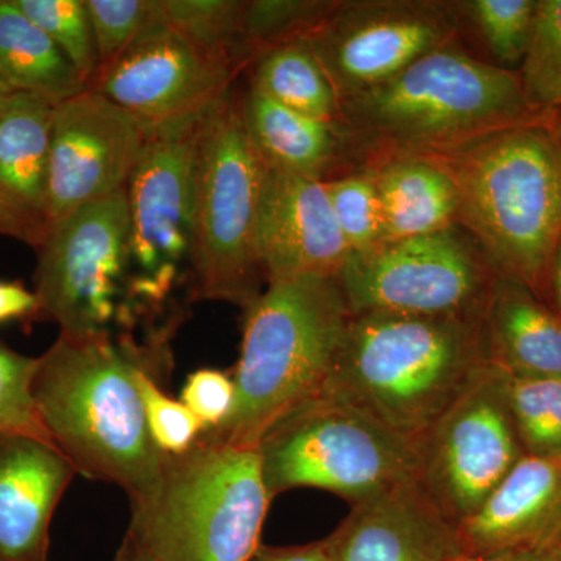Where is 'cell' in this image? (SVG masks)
Listing matches in <instances>:
<instances>
[{"label": "cell", "instance_id": "cell-1", "mask_svg": "<svg viewBox=\"0 0 561 561\" xmlns=\"http://www.w3.org/2000/svg\"><path fill=\"white\" fill-rule=\"evenodd\" d=\"M171 368V346L135 339L60 334L38 357L33 400L44 430L77 474L121 486L131 505L149 496L169 459L147 426L139 375L164 381Z\"/></svg>", "mask_w": 561, "mask_h": 561}, {"label": "cell", "instance_id": "cell-2", "mask_svg": "<svg viewBox=\"0 0 561 561\" xmlns=\"http://www.w3.org/2000/svg\"><path fill=\"white\" fill-rule=\"evenodd\" d=\"M551 114L530 108L518 70L474 57L457 38L386 83L341 102L337 175L448 153Z\"/></svg>", "mask_w": 561, "mask_h": 561}, {"label": "cell", "instance_id": "cell-3", "mask_svg": "<svg viewBox=\"0 0 561 561\" xmlns=\"http://www.w3.org/2000/svg\"><path fill=\"white\" fill-rule=\"evenodd\" d=\"M481 320L351 313L324 391L413 445L486 364Z\"/></svg>", "mask_w": 561, "mask_h": 561}, {"label": "cell", "instance_id": "cell-4", "mask_svg": "<svg viewBox=\"0 0 561 561\" xmlns=\"http://www.w3.org/2000/svg\"><path fill=\"white\" fill-rule=\"evenodd\" d=\"M552 116L434 154L459 194V227L502 278L546 302L561 239V151Z\"/></svg>", "mask_w": 561, "mask_h": 561}, {"label": "cell", "instance_id": "cell-5", "mask_svg": "<svg viewBox=\"0 0 561 561\" xmlns=\"http://www.w3.org/2000/svg\"><path fill=\"white\" fill-rule=\"evenodd\" d=\"M350 316L337 278L268 283L245 308L234 412L203 435L257 448L273 424L327 390Z\"/></svg>", "mask_w": 561, "mask_h": 561}, {"label": "cell", "instance_id": "cell-6", "mask_svg": "<svg viewBox=\"0 0 561 561\" xmlns=\"http://www.w3.org/2000/svg\"><path fill=\"white\" fill-rule=\"evenodd\" d=\"M271 502L256 448L202 434L131 505L127 537L154 561H250Z\"/></svg>", "mask_w": 561, "mask_h": 561}, {"label": "cell", "instance_id": "cell-7", "mask_svg": "<svg viewBox=\"0 0 561 561\" xmlns=\"http://www.w3.org/2000/svg\"><path fill=\"white\" fill-rule=\"evenodd\" d=\"M41 317L70 339L164 343L136 298L127 191L92 202L50 225L38 249Z\"/></svg>", "mask_w": 561, "mask_h": 561}, {"label": "cell", "instance_id": "cell-8", "mask_svg": "<svg viewBox=\"0 0 561 561\" xmlns=\"http://www.w3.org/2000/svg\"><path fill=\"white\" fill-rule=\"evenodd\" d=\"M268 173L231 90L203 117L195 153V301L245 309L267 287L257 227Z\"/></svg>", "mask_w": 561, "mask_h": 561}, {"label": "cell", "instance_id": "cell-9", "mask_svg": "<svg viewBox=\"0 0 561 561\" xmlns=\"http://www.w3.org/2000/svg\"><path fill=\"white\" fill-rule=\"evenodd\" d=\"M206 113L151 128L125 187L136 298L165 334L195 301V153Z\"/></svg>", "mask_w": 561, "mask_h": 561}, {"label": "cell", "instance_id": "cell-10", "mask_svg": "<svg viewBox=\"0 0 561 561\" xmlns=\"http://www.w3.org/2000/svg\"><path fill=\"white\" fill-rule=\"evenodd\" d=\"M256 449L272 500L295 489H319L356 505L415 472L411 442L330 391L273 424Z\"/></svg>", "mask_w": 561, "mask_h": 561}, {"label": "cell", "instance_id": "cell-11", "mask_svg": "<svg viewBox=\"0 0 561 561\" xmlns=\"http://www.w3.org/2000/svg\"><path fill=\"white\" fill-rule=\"evenodd\" d=\"M497 276L456 225L351 253L337 280L351 313L482 317Z\"/></svg>", "mask_w": 561, "mask_h": 561}, {"label": "cell", "instance_id": "cell-12", "mask_svg": "<svg viewBox=\"0 0 561 561\" xmlns=\"http://www.w3.org/2000/svg\"><path fill=\"white\" fill-rule=\"evenodd\" d=\"M413 449V481L457 529L524 456L508 409L505 373L483 365Z\"/></svg>", "mask_w": 561, "mask_h": 561}, {"label": "cell", "instance_id": "cell-13", "mask_svg": "<svg viewBox=\"0 0 561 561\" xmlns=\"http://www.w3.org/2000/svg\"><path fill=\"white\" fill-rule=\"evenodd\" d=\"M459 33L453 0H335L306 39L342 102L393 79Z\"/></svg>", "mask_w": 561, "mask_h": 561}, {"label": "cell", "instance_id": "cell-14", "mask_svg": "<svg viewBox=\"0 0 561 561\" xmlns=\"http://www.w3.org/2000/svg\"><path fill=\"white\" fill-rule=\"evenodd\" d=\"M149 130L101 92L55 106L46 214L49 225L127 187Z\"/></svg>", "mask_w": 561, "mask_h": 561}, {"label": "cell", "instance_id": "cell-15", "mask_svg": "<svg viewBox=\"0 0 561 561\" xmlns=\"http://www.w3.org/2000/svg\"><path fill=\"white\" fill-rule=\"evenodd\" d=\"M236 79L230 66L213 60L158 18L91 90L151 130L206 113L232 90Z\"/></svg>", "mask_w": 561, "mask_h": 561}, {"label": "cell", "instance_id": "cell-16", "mask_svg": "<svg viewBox=\"0 0 561 561\" xmlns=\"http://www.w3.org/2000/svg\"><path fill=\"white\" fill-rule=\"evenodd\" d=\"M257 249L267 284L301 276L337 278L351 251L323 181L268 173Z\"/></svg>", "mask_w": 561, "mask_h": 561}, {"label": "cell", "instance_id": "cell-17", "mask_svg": "<svg viewBox=\"0 0 561 561\" xmlns=\"http://www.w3.org/2000/svg\"><path fill=\"white\" fill-rule=\"evenodd\" d=\"M327 545L331 561H456L461 556L456 527L413 479L351 505Z\"/></svg>", "mask_w": 561, "mask_h": 561}, {"label": "cell", "instance_id": "cell-18", "mask_svg": "<svg viewBox=\"0 0 561 561\" xmlns=\"http://www.w3.org/2000/svg\"><path fill=\"white\" fill-rule=\"evenodd\" d=\"M561 531V456H527L457 527L463 556L548 551Z\"/></svg>", "mask_w": 561, "mask_h": 561}, {"label": "cell", "instance_id": "cell-19", "mask_svg": "<svg viewBox=\"0 0 561 561\" xmlns=\"http://www.w3.org/2000/svg\"><path fill=\"white\" fill-rule=\"evenodd\" d=\"M76 474L54 443L0 434V561H47L51 518Z\"/></svg>", "mask_w": 561, "mask_h": 561}, {"label": "cell", "instance_id": "cell-20", "mask_svg": "<svg viewBox=\"0 0 561 561\" xmlns=\"http://www.w3.org/2000/svg\"><path fill=\"white\" fill-rule=\"evenodd\" d=\"M486 364L511 376H561V317L516 280L497 276L481 320Z\"/></svg>", "mask_w": 561, "mask_h": 561}, {"label": "cell", "instance_id": "cell-21", "mask_svg": "<svg viewBox=\"0 0 561 561\" xmlns=\"http://www.w3.org/2000/svg\"><path fill=\"white\" fill-rule=\"evenodd\" d=\"M241 111L247 135L271 171L320 181L337 175V124L284 108L251 87L241 98Z\"/></svg>", "mask_w": 561, "mask_h": 561}, {"label": "cell", "instance_id": "cell-22", "mask_svg": "<svg viewBox=\"0 0 561 561\" xmlns=\"http://www.w3.org/2000/svg\"><path fill=\"white\" fill-rule=\"evenodd\" d=\"M367 172L381 201L386 242L434 234L459 225L456 183L437 158H401Z\"/></svg>", "mask_w": 561, "mask_h": 561}, {"label": "cell", "instance_id": "cell-23", "mask_svg": "<svg viewBox=\"0 0 561 561\" xmlns=\"http://www.w3.org/2000/svg\"><path fill=\"white\" fill-rule=\"evenodd\" d=\"M54 113L25 92H11L0 108V192L44 217Z\"/></svg>", "mask_w": 561, "mask_h": 561}, {"label": "cell", "instance_id": "cell-24", "mask_svg": "<svg viewBox=\"0 0 561 561\" xmlns=\"http://www.w3.org/2000/svg\"><path fill=\"white\" fill-rule=\"evenodd\" d=\"M0 83L51 105L90 90L60 47L14 5L0 0Z\"/></svg>", "mask_w": 561, "mask_h": 561}, {"label": "cell", "instance_id": "cell-25", "mask_svg": "<svg viewBox=\"0 0 561 561\" xmlns=\"http://www.w3.org/2000/svg\"><path fill=\"white\" fill-rule=\"evenodd\" d=\"M251 68L250 87L265 98L295 113L337 124L341 101L308 39L267 50Z\"/></svg>", "mask_w": 561, "mask_h": 561}, {"label": "cell", "instance_id": "cell-26", "mask_svg": "<svg viewBox=\"0 0 561 561\" xmlns=\"http://www.w3.org/2000/svg\"><path fill=\"white\" fill-rule=\"evenodd\" d=\"M158 18L213 60L236 73L241 57V0H154Z\"/></svg>", "mask_w": 561, "mask_h": 561}, {"label": "cell", "instance_id": "cell-27", "mask_svg": "<svg viewBox=\"0 0 561 561\" xmlns=\"http://www.w3.org/2000/svg\"><path fill=\"white\" fill-rule=\"evenodd\" d=\"M459 27L470 28L497 66L522 65L537 20L538 0H453Z\"/></svg>", "mask_w": 561, "mask_h": 561}, {"label": "cell", "instance_id": "cell-28", "mask_svg": "<svg viewBox=\"0 0 561 561\" xmlns=\"http://www.w3.org/2000/svg\"><path fill=\"white\" fill-rule=\"evenodd\" d=\"M516 434L527 456H561V376L505 375Z\"/></svg>", "mask_w": 561, "mask_h": 561}, {"label": "cell", "instance_id": "cell-29", "mask_svg": "<svg viewBox=\"0 0 561 561\" xmlns=\"http://www.w3.org/2000/svg\"><path fill=\"white\" fill-rule=\"evenodd\" d=\"M335 0H249L241 18V57L250 68L265 51L306 38Z\"/></svg>", "mask_w": 561, "mask_h": 561}, {"label": "cell", "instance_id": "cell-30", "mask_svg": "<svg viewBox=\"0 0 561 561\" xmlns=\"http://www.w3.org/2000/svg\"><path fill=\"white\" fill-rule=\"evenodd\" d=\"M14 5L58 47L92 87L101 70L90 11L84 0H14Z\"/></svg>", "mask_w": 561, "mask_h": 561}, {"label": "cell", "instance_id": "cell-31", "mask_svg": "<svg viewBox=\"0 0 561 561\" xmlns=\"http://www.w3.org/2000/svg\"><path fill=\"white\" fill-rule=\"evenodd\" d=\"M530 108H561V0H538L534 35L522 69H516Z\"/></svg>", "mask_w": 561, "mask_h": 561}, {"label": "cell", "instance_id": "cell-32", "mask_svg": "<svg viewBox=\"0 0 561 561\" xmlns=\"http://www.w3.org/2000/svg\"><path fill=\"white\" fill-rule=\"evenodd\" d=\"M323 184L351 253L386 242L381 201L370 172L343 173Z\"/></svg>", "mask_w": 561, "mask_h": 561}, {"label": "cell", "instance_id": "cell-33", "mask_svg": "<svg viewBox=\"0 0 561 561\" xmlns=\"http://www.w3.org/2000/svg\"><path fill=\"white\" fill-rule=\"evenodd\" d=\"M36 368L38 357L25 356L0 343V434L31 435L54 443L33 400Z\"/></svg>", "mask_w": 561, "mask_h": 561}, {"label": "cell", "instance_id": "cell-34", "mask_svg": "<svg viewBox=\"0 0 561 561\" xmlns=\"http://www.w3.org/2000/svg\"><path fill=\"white\" fill-rule=\"evenodd\" d=\"M87 7L101 61L99 76L158 20L154 0H87Z\"/></svg>", "mask_w": 561, "mask_h": 561}, {"label": "cell", "instance_id": "cell-35", "mask_svg": "<svg viewBox=\"0 0 561 561\" xmlns=\"http://www.w3.org/2000/svg\"><path fill=\"white\" fill-rule=\"evenodd\" d=\"M162 379L150 371L139 375L140 398L151 438L165 456L190 451L202 437L201 421L181 401L173 400L162 389Z\"/></svg>", "mask_w": 561, "mask_h": 561}, {"label": "cell", "instance_id": "cell-36", "mask_svg": "<svg viewBox=\"0 0 561 561\" xmlns=\"http://www.w3.org/2000/svg\"><path fill=\"white\" fill-rule=\"evenodd\" d=\"M180 401L201 421L203 434L219 431L231 419L238 402L234 378L214 368H202L190 375Z\"/></svg>", "mask_w": 561, "mask_h": 561}, {"label": "cell", "instance_id": "cell-37", "mask_svg": "<svg viewBox=\"0 0 561 561\" xmlns=\"http://www.w3.org/2000/svg\"><path fill=\"white\" fill-rule=\"evenodd\" d=\"M49 220L41 214L24 208L0 192V234L20 239L38 249L49 232Z\"/></svg>", "mask_w": 561, "mask_h": 561}, {"label": "cell", "instance_id": "cell-38", "mask_svg": "<svg viewBox=\"0 0 561 561\" xmlns=\"http://www.w3.org/2000/svg\"><path fill=\"white\" fill-rule=\"evenodd\" d=\"M38 317L41 305L35 291L18 280H0V324Z\"/></svg>", "mask_w": 561, "mask_h": 561}, {"label": "cell", "instance_id": "cell-39", "mask_svg": "<svg viewBox=\"0 0 561 561\" xmlns=\"http://www.w3.org/2000/svg\"><path fill=\"white\" fill-rule=\"evenodd\" d=\"M250 561H331L327 538L298 546H261Z\"/></svg>", "mask_w": 561, "mask_h": 561}, {"label": "cell", "instance_id": "cell-40", "mask_svg": "<svg viewBox=\"0 0 561 561\" xmlns=\"http://www.w3.org/2000/svg\"><path fill=\"white\" fill-rule=\"evenodd\" d=\"M546 302L561 317V239L549 265Z\"/></svg>", "mask_w": 561, "mask_h": 561}, {"label": "cell", "instance_id": "cell-41", "mask_svg": "<svg viewBox=\"0 0 561 561\" xmlns=\"http://www.w3.org/2000/svg\"><path fill=\"white\" fill-rule=\"evenodd\" d=\"M456 561H553L551 553L545 551H518L497 553L489 557L461 556Z\"/></svg>", "mask_w": 561, "mask_h": 561}, {"label": "cell", "instance_id": "cell-42", "mask_svg": "<svg viewBox=\"0 0 561 561\" xmlns=\"http://www.w3.org/2000/svg\"><path fill=\"white\" fill-rule=\"evenodd\" d=\"M114 561H154L149 553L144 552L142 549L131 540L130 537L125 535L124 542H122L119 552H117L116 560Z\"/></svg>", "mask_w": 561, "mask_h": 561}, {"label": "cell", "instance_id": "cell-43", "mask_svg": "<svg viewBox=\"0 0 561 561\" xmlns=\"http://www.w3.org/2000/svg\"><path fill=\"white\" fill-rule=\"evenodd\" d=\"M546 552L551 553L553 561H561V531Z\"/></svg>", "mask_w": 561, "mask_h": 561}, {"label": "cell", "instance_id": "cell-44", "mask_svg": "<svg viewBox=\"0 0 561 561\" xmlns=\"http://www.w3.org/2000/svg\"><path fill=\"white\" fill-rule=\"evenodd\" d=\"M552 124H553V130H556L557 139H559V146L561 151V119L556 116V113H553L552 116Z\"/></svg>", "mask_w": 561, "mask_h": 561}, {"label": "cell", "instance_id": "cell-45", "mask_svg": "<svg viewBox=\"0 0 561 561\" xmlns=\"http://www.w3.org/2000/svg\"><path fill=\"white\" fill-rule=\"evenodd\" d=\"M11 94V91L9 88L3 87L2 83H0V108H2L3 103H5L7 98Z\"/></svg>", "mask_w": 561, "mask_h": 561}, {"label": "cell", "instance_id": "cell-46", "mask_svg": "<svg viewBox=\"0 0 561 561\" xmlns=\"http://www.w3.org/2000/svg\"><path fill=\"white\" fill-rule=\"evenodd\" d=\"M556 116L559 117V119H561V108L559 111H556Z\"/></svg>", "mask_w": 561, "mask_h": 561}]
</instances>
